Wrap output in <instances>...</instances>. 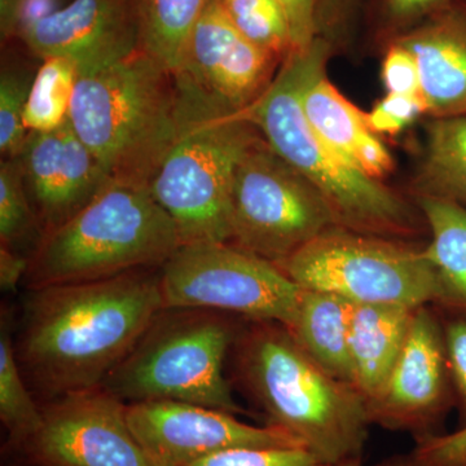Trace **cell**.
<instances>
[{
	"instance_id": "6da1fadb",
	"label": "cell",
	"mask_w": 466,
	"mask_h": 466,
	"mask_svg": "<svg viewBox=\"0 0 466 466\" xmlns=\"http://www.w3.org/2000/svg\"><path fill=\"white\" fill-rule=\"evenodd\" d=\"M159 268L26 289L14 339L33 394L48 401L103 386L164 309Z\"/></svg>"
},
{
	"instance_id": "7a4b0ae2",
	"label": "cell",
	"mask_w": 466,
	"mask_h": 466,
	"mask_svg": "<svg viewBox=\"0 0 466 466\" xmlns=\"http://www.w3.org/2000/svg\"><path fill=\"white\" fill-rule=\"evenodd\" d=\"M332 48V42L318 35L303 50L290 51L271 84L242 116L321 193L337 227L397 240L410 238L420 232V223L410 204L343 161L312 130L303 112V91L327 72Z\"/></svg>"
},
{
	"instance_id": "3957f363",
	"label": "cell",
	"mask_w": 466,
	"mask_h": 466,
	"mask_svg": "<svg viewBox=\"0 0 466 466\" xmlns=\"http://www.w3.org/2000/svg\"><path fill=\"white\" fill-rule=\"evenodd\" d=\"M238 382L268 417L320 465L361 458L368 437L367 400L334 379L274 321H251L233 345Z\"/></svg>"
},
{
	"instance_id": "277c9868",
	"label": "cell",
	"mask_w": 466,
	"mask_h": 466,
	"mask_svg": "<svg viewBox=\"0 0 466 466\" xmlns=\"http://www.w3.org/2000/svg\"><path fill=\"white\" fill-rule=\"evenodd\" d=\"M193 119L177 76L142 50L82 73L69 121L115 182L149 186Z\"/></svg>"
},
{
	"instance_id": "5b68a950",
	"label": "cell",
	"mask_w": 466,
	"mask_h": 466,
	"mask_svg": "<svg viewBox=\"0 0 466 466\" xmlns=\"http://www.w3.org/2000/svg\"><path fill=\"white\" fill-rule=\"evenodd\" d=\"M179 248L174 222L149 186L112 180L72 219L43 236L24 284L32 289L157 268Z\"/></svg>"
},
{
	"instance_id": "8992f818",
	"label": "cell",
	"mask_w": 466,
	"mask_h": 466,
	"mask_svg": "<svg viewBox=\"0 0 466 466\" xmlns=\"http://www.w3.org/2000/svg\"><path fill=\"white\" fill-rule=\"evenodd\" d=\"M240 332L225 312L161 309L103 388L126 404L177 400L236 415L225 361Z\"/></svg>"
},
{
	"instance_id": "52a82bcc",
	"label": "cell",
	"mask_w": 466,
	"mask_h": 466,
	"mask_svg": "<svg viewBox=\"0 0 466 466\" xmlns=\"http://www.w3.org/2000/svg\"><path fill=\"white\" fill-rule=\"evenodd\" d=\"M259 131L242 113L193 118L149 184L173 220L180 247L232 242L236 168Z\"/></svg>"
},
{
	"instance_id": "ba28073f",
	"label": "cell",
	"mask_w": 466,
	"mask_h": 466,
	"mask_svg": "<svg viewBox=\"0 0 466 466\" xmlns=\"http://www.w3.org/2000/svg\"><path fill=\"white\" fill-rule=\"evenodd\" d=\"M302 289L351 303L419 309L433 303L437 281L424 249L397 238L333 227L278 265Z\"/></svg>"
},
{
	"instance_id": "9c48e42d",
	"label": "cell",
	"mask_w": 466,
	"mask_h": 466,
	"mask_svg": "<svg viewBox=\"0 0 466 466\" xmlns=\"http://www.w3.org/2000/svg\"><path fill=\"white\" fill-rule=\"evenodd\" d=\"M229 220L232 244L275 265L337 227L321 193L260 133L236 168Z\"/></svg>"
},
{
	"instance_id": "30bf717a",
	"label": "cell",
	"mask_w": 466,
	"mask_h": 466,
	"mask_svg": "<svg viewBox=\"0 0 466 466\" xmlns=\"http://www.w3.org/2000/svg\"><path fill=\"white\" fill-rule=\"evenodd\" d=\"M164 308L213 309L290 328L302 288L275 263L227 244L182 245L159 268Z\"/></svg>"
},
{
	"instance_id": "8fae6325",
	"label": "cell",
	"mask_w": 466,
	"mask_h": 466,
	"mask_svg": "<svg viewBox=\"0 0 466 466\" xmlns=\"http://www.w3.org/2000/svg\"><path fill=\"white\" fill-rule=\"evenodd\" d=\"M283 58L245 38L222 0H213L187 43L177 76L184 103L196 116L240 113L275 78Z\"/></svg>"
},
{
	"instance_id": "7c38bea8",
	"label": "cell",
	"mask_w": 466,
	"mask_h": 466,
	"mask_svg": "<svg viewBox=\"0 0 466 466\" xmlns=\"http://www.w3.org/2000/svg\"><path fill=\"white\" fill-rule=\"evenodd\" d=\"M127 404L99 388L46 401L38 431L17 450L32 466H161L127 421Z\"/></svg>"
},
{
	"instance_id": "4fadbf2b",
	"label": "cell",
	"mask_w": 466,
	"mask_h": 466,
	"mask_svg": "<svg viewBox=\"0 0 466 466\" xmlns=\"http://www.w3.org/2000/svg\"><path fill=\"white\" fill-rule=\"evenodd\" d=\"M126 413L140 446L161 466H192L238 449H303L278 426L245 424L233 413L186 401H137Z\"/></svg>"
},
{
	"instance_id": "5bb4252c",
	"label": "cell",
	"mask_w": 466,
	"mask_h": 466,
	"mask_svg": "<svg viewBox=\"0 0 466 466\" xmlns=\"http://www.w3.org/2000/svg\"><path fill=\"white\" fill-rule=\"evenodd\" d=\"M455 406L443 325L426 306L413 315L406 342L388 379L367 400L368 419L389 431L416 438L438 434V426Z\"/></svg>"
},
{
	"instance_id": "9a60e30c",
	"label": "cell",
	"mask_w": 466,
	"mask_h": 466,
	"mask_svg": "<svg viewBox=\"0 0 466 466\" xmlns=\"http://www.w3.org/2000/svg\"><path fill=\"white\" fill-rule=\"evenodd\" d=\"M18 158L43 236L72 219L112 182L69 116L55 130L29 133Z\"/></svg>"
},
{
	"instance_id": "2e32d148",
	"label": "cell",
	"mask_w": 466,
	"mask_h": 466,
	"mask_svg": "<svg viewBox=\"0 0 466 466\" xmlns=\"http://www.w3.org/2000/svg\"><path fill=\"white\" fill-rule=\"evenodd\" d=\"M20 39L41 60L75 61L79 75L108 66L139 50L135 0H70Z\"/></svg>"
},
{
	"instance_id": "e0dca14e",
	"label": "cell",
	"mask_w": 466,
	"mask_h": 466,
	"mask_svg": "<svg viewBox=\"0 0 466 466\" xmlns=\"http://www.w3.org/2000/svg\"><path fill=\"white\" fill-rule=\"evenodd\" d=\"M391 42L415 56L431 118L466 116V0H453Z\"/></svg>"
},
{
	"instance_id": "ac0fdd59",
	"label": "cell",
	"mask_w": 466,
	"mask_h": 466,
	"mask_svg": "<svg viewBox=\"0 0 466 466\" xmlns=\"http://www.w3.org/2000/svg\"><path fill=\"white\" fill-rule=\"evenodd\" d=\"M302 106L312 130L352 167L376 180L394 168L391 153L368 127L364 112L330 84L327 72L305 88Z\"/></svg>"
},
{
	"instance_id": "d6986e66",
	"label": "cell",
	"mask_w": 466,
	"mask_h": 466,
	"mask_svg": "<svg viewBox=\"0 0 466 466\" xmlns=\"http://www.w3.org/2000/svg\"><path fill=\"white\" fill-rule=\"evenodd\" d=\"M417 309L352 303L349 355L352 385L370 400L382 388L400 357Z\"/></svg>"
},
{
	"instance_id": "ffe728a7",
	"label": "cell",
	"mask_w": 466,
	"mask_h": 466,
	"mask_svg": "<svg viewBox=\"0 0 466 466\" xmlns=\"http://www.w3.org/2000/svg\"><path fill=\"white\" fill-rule=\"evenodd\" d=\"M351 305L337 294L302 289L296 319L287 329L328 375L352 385L349 355Z\"/></svg>"
},
{
	"instance_id": "44dd1931",
	"label": "cell",
	"mask_w": 466,
	"mask_h": 466,
	"mask_svg": "<svg viewBox=\"0 0 466 466\" xmlns=\"http://www.w3.org/2000/svg\"><path fill=\"white\" fill-rule=\"evenodd\" d=\"M417 204L431 232L424 251L437 281L433 303L466 315V208L433 198H417Z\"/></svg>"
},
{
	"instance_id": "7402d4cb",
	"label": "cell",
	"mask_w": 466,
	"mask_h": 466,
	"mask_svg": "<svg viewBox=\"0 0 466 466\" xmlns=\"http://www.w3.org/2000/svg\"><path fill=\"white\" fill-rule=\"evenodd\" d=\"M417 198H433L466 208V116L431 118L426 125L424 157Z\"/></svg>"
},
{
	"instance_id": "603a6c76",
	"label": "cell",
	"mask_w": 466,
	"mask_h": 466,
	"mask_svg": "<svg viewBox=\"0 0 466 466\" xmlns=\"http://www.w3.org/2000/svg\"><path fill=\"white\" fill-rule=\"evenodd\" d=\"M213 0H135L139 48L177 75L189 36Z\"/></svg>"
},
{
	"instance_id": "cb8c5ba5",
	"label": "cell",
	"mask_w": 466,
	"mask_h": 466,
	"mask_svg": "<svg viewBox=\"0 0 466 466\" xmlns=\"http://www.w3.org/2000/svg\"><path fill=\"white\" fill-rule=\"evenodd\" d=\"M9 312H2L0 327V419L9 443L18 449L42 422V406L27 385L15 351L14 328Z\"/></svg>"
},
{
	"instance_id": "d4e9b609",
	"label": "cell",
	"mask_w": 466,
	"mask_h": 466,
	"mask_svg": "<svg viewBox=\"0 0 466 466\" xmlns=\"http://www.w3.org/2000/svg\"><path fill=\"white\" fill-rule=\"evenodd\" d=\"M78 76L79 67L69 58L42 60L30 87L24 116L29 133L55 130L66 121Z\"/></svg>"
},
{
	"instance_id": "484cf974",
	"label": "cell",
	"mask_w": 466,
	"mask_h": 466,
	"mask_svg": "<svg viewBox=\"0 0 466 466\" xmlns=\"http://www.w3.org/2000/svg\"><path fill=\"white\" fill-rule=\"evenodd\" d=\"M43 232L24 179L20 158H3L0 162V241L18 250L25 242L36 245Z\"/></svg>"
},
{
	"instance_id": "4316f807",
	"label": "cell",
	"mask_w": 466,
	"mask_h": 466,
	"mask_svg": "<svg viewBox=\"0 0 466 466\" xmlns=\"http://www.w3.org/2000/svg\"><path fill=\"white\" fill-rule=\"evenodd\" d=\"M233 25L254 45L287 57L291 51L289 26L279 0H222Z\"/></svg>"
},
{
	"instance_id": "83f0119b",
	"label": "cell",
	"mask_w": 466,
	"mask_h": 466,
	"mask_svg": "<svg viewBox=\"0 0 466 466\" xmlns=\"http://www.w3.org/2000/svg\"><path fill=\"white\" fill-rule=\"evenodd\" d=\"M35 72L25 67L5 66L0 73V153L2 158H17L23 152L29 131L24 124L27 97Z\"/></svg>"
},
{
	"instance_id": "f1b7e54d",
	"label": "cell",
	"mask_w": 466,
	"mask_h": 466,
	"mask_svg": "<svg viewBox=\"0 0 466 466\" xmlns=\"http://www.w3.org/2000/svg\"><path fill=\"white\" fill-rule=\"evenodd\" d=\"M453 0H372L377 30L386 42L420 25Z\"/></svg>"
},
{
	"instance_id": "f546056e",
	"label": "cell",
	"mask_w": 466,
	"mask_h": 466,
	"mask_svg": "<svg viewBox=\"0 0 466 466\" xmlns=\"http://www.w3.org/2000/svg\"><path fill=\"white\" fill-rule=\"evenodd\" d=\"M421 115H428L422 96L397 94L386 95L370 112L364 113L368 127L376 135L400 134Z\"/></svg>"
},
{
	"instance_id": "4dcf8cb0",
	"label": "cell",
	"mask_w": 466,
	"mask_h": 466,
	"mask_svg": "<svg viewBox=\"0 0 466 466\" xmlns=\"http://www.w3.org/2000/svg\"><path fill=\"white\" fill-rule=\"evenodd\" d=\"M305 449H238L217 453L192 466H319Z\"/></svg>"
},
{
	"instance_id": "1f68e13d",
	"label": "cell",
	"mask_w": 466,
	"mask_h": 466,
	"mask_svg": "<svg viewBox=\"0 0 466 466\" xmlns=\"http://www.w3.org/2000/svg\"><path fill=\"white\" fill-rule=\"evenodd\" d=\"M451 381L459 410V428L466 426V315H455L443 324Z\"/></svg>"
},
{
	"instance_id": "d6a6232c",
	"label": "cell",
	"mask_w": 466,
	"mask_h": 466,
	"mask_svg": "<svg viewBox=\"0 0 466 466\" xmlns=\"http://www.w3.org/2000/svg\"><path fill=\"white\" fill-rule=\"evenodd\" d=\"M410 456L416 466H466V426L450 434L416 438Z\"/></svg>"
},
{
	"instance_id": "836d02e7",
	"label": "cell",
	"mask_w": 466,
	"mask_h": 466,
	"mask_svg": "<svg viewBox=\"0 0 466 466\" xmlns=\"http://www.w3.org/2000/svg\"><path fill=\"white\" fill-rule=\"evenodd\" d=\"M381 78L388 94L421 96L416 58L400 43H389L382 61Z\"/></svg>"
},
{
	"instance_id": "e575fe53",
	"label": "cell",
	"mask_w": 466,
	"mask_h": 466,
	"mask_svg": "<svg viewBox=\"0 0 466 466\" xmlns=\"http://www.w3.org/2000/svg\"><path fill=\"white\" fill-rule=\"evenodd\" d=\"M289 26L291 51L303 50L318 33V0H279Z\"/></svg>"
},
{
	"instance_id": "d590c367",
	"label": "cell",
	"mask_w": 466,
	"mask_h": 466,
	"mask_svg": "<svg viewBox=\"0 0 466 466\" xmlns=\"http://www.w3.org/2000/svg\"><path fill=\"white\" fill-rule=\"evenodd\" d=\"M359 0H318V33L329 42L349 32Z\"/></svg>"
},
{
	"instance_id": "8d00e7d4",
	"label": "cell",
	"mask_w": 466,
	"mask_h": 466,
	"mask_svg": "<svg viewBox=\"0 0 466 466\" xmlns=\"http://www.w3.org/2000/svg\"><path fill=\"white\" fill-rule=\"evenodd\" d=\"M29 257L23 256L12 248L0 247V287L3 291H15L17 285L25 281Z\"/></svg>"
},
{
	"instance_id": "74e56055",
	"label": "cell",
	"mask_w": 466,
	"mask_h": 466,
	"mask_svg": "<svg viewBox=\"0 0 466 466\" xmlns=\"http://www.w3.org/2000/svg\"><path fill=\"white\" fill-rule=\"evenodd\" d=\"M319 466H366L361 462V458L350 459L346 461L337 462V464L330 465H319ZM370 466H416L413 461L412 456H394V458L383 460L381 462H377L375 465Z\"/></svg>"
},
{
	"instance_id": "f35d334b",
	"label": "cell",
	"mask_w": 466,
	"mask_h": 466,
	"mask_svg": "<svg viewBox=\"0 0 466 466\" xmlns=\"http://www.w3.org/2000/svg\"><path fill=\"white\" fill-rule=\"evenodd\" d=\"M8 2H17V0H8Z\"/></svg>"
},
{
	"instance_id": "ab89813d",
	"label": "cell",
	"mask_w": 466,
	"mask_h": 466,
	"mask_svg": "<svg viewBox=\"0 0 466 466\" xmlns=\"http://www.w3.org/2000/svg\"><path fill=\"white\" fill-rule=\"evenodd\" d=\"M29 466H32V465H29Z\"/></svg>"
}]
</instances>
